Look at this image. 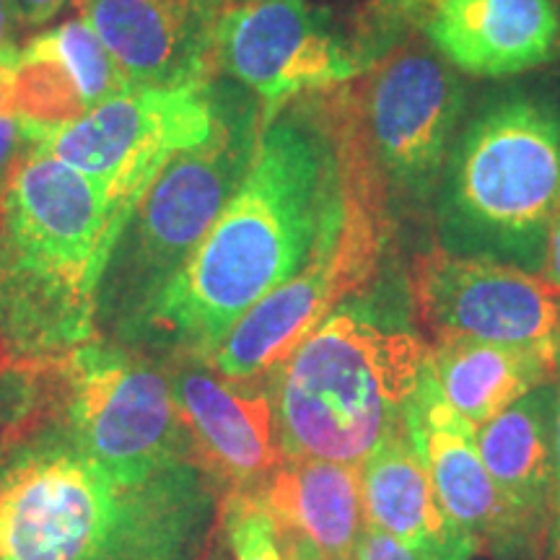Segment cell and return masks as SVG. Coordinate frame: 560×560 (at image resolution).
Returning a JSON list of instances; mask_svg holds the SVG:
<instances>
[{"instance_id": "obj_1", "label": "cell", "mask_w": 560, "mask_h": 560, "mask_svg": "<svg viewBox=\"0 0 560 560\" xmlns=\"http://www.w3.org/2000/svg\"><path fill=\"white\" fill-rule=\"evenodd\" d=\"M342 208L338 136L314 91L265 117L242 187L120 346L208 363L257 301L304 268Z\"/></svg>"}, {"instance_id": "obj_2", "label": "cell", "mask_w": 560, "mask_h": 560, "mask_svg": "<svg viewBox=\"0 0 560 560\" xmlns=\"http://www.w3.org/2000/svg\"><path fill=\"white\" fill-rule=\"evenodd\" d=\"M219 486L198 459L115 470L37 425L0 446V560H200Z\"/></svg>"}, {"instance_id": "obj_3", "label": "cell", "mask_w": 560, "mask_h": 560, "mask_svg": "<svg viewBox=\"0 0 560 560\" xmlns=\"http://www.w3.org/2000/svg\"><path fill=\"white\" fill-rule=\"evenodd\" d=\"M125 215L47 151L0 198V366H45L100 340V285Z\"/></svg>"}, {"instance_id": "obj_4", "label": "cell", "mask_w": 560, "mask_h": 560, "mask_svg": "<svg viewBox=\"0 0 560 560\" xmlns=\"http://www.w3.org/2000/svg\"><path fill=\"white\" fill-rule=\"evenodd\" d=\"M560 202V112L511 91L457 130L436 195V247L540 272Z\"/></svg>"}, {"instance_id": "obj_5", "label": "cell", "mask_w": 560, "mask_h": 560, "mask_svg": "<svg viewBox=\"0 0 560 560\" xmlns=\"http://www.w3.org/2000/svg\"><path fill=\"white\" fill-rule=\"evenodd\" d=\"M429 346L408 327L340 304L270 371L283 457L361 467L405 420Z\"/></svg>"}, {"instance_id": "obj_6", "label": "cell", "mask_w": 560, "mask_h": 560, "mask_svg": "<svg viewBox=\"0 0 560 560\" xmlns=\"http://www.w3.org/2000/svg\"><path fill=\"white\" fill-rule=\"evenodd\" d=\"M215 128L161 170L125 221L100 285L96 325L125 342L170 280L219 221L255 159L262 104L240 83L219 79Z\"/></svg>"}, {"instance_id": "obj_7", "label": "cell", "mask_w": 560, "mask_h": 560, "mask_svg": "<svg viewBox=\"0 0 560 560\" xmlns=\"http://www.w3.org/2000/svg\"><path fill=\"white\" fill-rule=\"evenodd\" d=\"M346 185L395 219L431 206L465 112V83L425 42H402L325 89Z\"/></svg>"}, {"instance_id": "obj_8", "label": "cell", "mask_w": 560, "mask_h": 560, "mask_svg": "<svg viewBox=\"0 0 560 560\" xmlns=\"http://www.w3.org/2000/svg\"><path fill=\"white\" fill-rule=\"evenodd\" d=\"M45 423L115 470L202 462L174 400L170 371L115 340L100 338L47 363L39 425Z\"/></svg>"}, {"instance_id": "obj_9", "label": "cell", "mask_w": 560, "mask_h": 560, "mask_svg": "<svg viewBox=\"0 0 560 560\" xmlns=\"http://www.w3.org/2000/svg\"><path fill=\"white\" fill-rule=\"evenodd\" d=\"M215 115L213 75L182 89H128L79 120L32 128L37 149L86 177L128 219L161 170L213 132Z\"/></svg>"}, {"instance_id": "obj_10", "label": "cell", "mask_w": 560, "mask_h": 560, "mask_svg": "<svg viewBox=\"0 0 560 560\" xmlns=\"http://www.w3.org/2000/svg\"><path fill=\"white\" fill-rule=\"evenodd\" d=\"M389 234V215L346 187V208L322 231L304 268L231 327L210 366L229 380H260L276 371L340 304L366 289Z\"/></svg>"}, {"instance_id": "obj_11", "label": "cell", "mask_w": 560, "mask_h": 560, "mask_svg": "<svg viewBox=\"0 0 560 560\" xmlns=\"http://www.w3.org/2000/svg\"><path fill=\"white\" fill-rule=\"evenodd\" d=\"M210 70L255 94L262 117L363 75L353 47L306 0H236L219 13Z\"/></svg>"}, {"instance_id": "obj_12", "label": "cell", "mask_w": 560, "mask_h": 560, "mask_svg": "<svg viewBox=\"0 0 560 560\" xmlns=\"http://www.w3.org/2000/svg\"><path fill=\"white\" fill-rule=\"evenodd\" d=\"M410 299L433 342L560 346V299L540 272L433 247L412 260Z\"/></svg>"}, {"instance_id": "obj_13", "label": "cell", "mask_w": 560, "mask_h": 560, "mask_svg": "<svg viewBox=\"0 0 560 560\" xmlns=\"http://www.w3.org/2000/svg\"><path fill=\"white\" fill-rule=\"evenodd\" d=\"M405 429L441 506L472 537L480 552H490L495 560H542V548L524 532L490 478L475 444V425L446 402L425 369L405 408Z\"/></svg>"}, {"instance_id": "obj_14", "label": "cell", "mask_w": 560, "mask_h": 560, "mask_svg": "<svg viewBox=\"0 0 560 560\" xmlns=\"http://www.w3.org/2000/svg\"><path fill=\"white\" fill-rule=\"evenodd\" d=\"M172 389L202 465L229 493H260L283 462L270 376L229 380L206 361H177Z\"/></svg>"}, {"instance_id": "obj_15", "label": "cell", "mask_w": 560, "mask_h": 560, "mask_svg": "<svg viewBox=\"0 0 560 560\" xmlns=\"http://www.w3.org/2000/svg\"><path fill=\"white\" fill-rule=\"evenodd\" d=\"M130 89H182L213 79V0H73Z\"/></svg>"}, {"instance_id": "obj_16", "label": "cell", "mask_w": 560, "mask_h": 560, "mask_svg": "<svg viewBox=\"0 0 560 560\" xmlns=\"http://www.w3.org/2000/svg\"><path fill=\"white\" fill-rule=\"evenodd\" d=\"M420 30L452 68L478 79L527 73L560 52L552 0H431Z\"/></svg>"}, {"instance_id": "obj_17", "label": "cell", "mask_w": 560, "mask_h": 560, "mask_svg": "<svg viewBox=\"0 0 560 560\" xmlns=\"http://www.w3.org/2000/svg\"><path fill=\"white\" fill-rule=\"evenodd\" d=\"M130 83L79 13L34 34L11 70V107L42 128L73 122Z\"/></svg>"}, {"instance_id": "obj_18", "label": "cell", "mask_w": 560, "mask_h": 560, "mask_svg": "<svg viewBox=\"0 0 560 560\" xmlns=\"http://www.w3.org/2000/svg\"><path fill=\"white\" fill-rule=\"evenodd\" d=\"M363 516L416 560H472L478 545L441 506L405 420L361 465Z\"/></svg>"}, {"instance_id": "obj_19", "label": "cell", "mask_w": 560, "mask_h": 560, "mask_svg": "<svg viewBox=\"0 0 560 560\" xmlns=\"http://www.w3.org/2000/svg\"><path fill=\"white\" fill-rule=\"evenodd\" d=\"M556 382L527 392L501 416L475 429L490 478L524 532L545 550L556 488Z\"/></svg>"}, {"instance_id": "obj_20", "label": "cell", "mask_w": 560, "mask_h": 560, "mask_svg": "<svg viewBox=\"0 0 560 560\" xmlns=\"http://www.w3.org/2000/svg\"><path fill=\"white\" fill-rule=\"evenodd\" d=\"M278 535H299L327 560H355L366 527L361 467L285 457L260 490Z\"/></svg>"}, {"instance_id": "obj_21", "label": "cell", "mask_w": 560, "mask_h": 560, "mask_svg": "<svg viewBox=\"0 0 560 560\" xmlns=\"http://www.w3.org/2000/svg\"><path fill=\"white\" fill-rule=\"evenodd\" d=\"M425 371L446 402L475 429L532 389L558 380L560 346H501L482 340L433 342Z\"/></svg>"}, {"instance_id": "obj_22", "label": "cell", "mask_w": 560, "mask_h": 560, "mask_svg": "<svg viewBox=\"0 0 560 560\" xmlns=\"http://www.w3.org/2000/svg\"><path fill=\"white\" fill-rule=\"evenodd\" d=\"M226 532L234 560H283L276 524L260 493H229Z\"/></svg>"}, {"instance_id": "obj_23", "label": "cell", "mask_w": 560, "mask_h": 560, "mask_svg": "<svg viewBox=\"0 0 560 560\" xmlns=\"http://www.w3.org/2000/svg\"><path fill=\"white\" fill-rule=\"evenodd\" d=\"M34 149H37V138H34L32 122L16 112L0 115V198L9 187L13 172Z\"/></svg>"}, {"instance_id": "obj_24", "label": "cell", "mask_w": 560, "mask_h": 560, "mask_svg": "<svg viewBox=\"0 0 560 560\" xmlns=\"http://www.w3.org/2000/svg\"><path fill=\"white\" fill-rule=\"evenodd\" d=\"M355 560H416V556L395 540V537L384 535L382 529L363 527L361 542H359V558Z\"/></svg>"}, {"instance_id": "obj_25", "label": "cell", "mask_w": 560, "mask_h": 560, "mask_svg": "<svg viewBox=\"0 0 560 560\" xmlns=\"http://www.w3.org/2000/svg\"><path fill=\"white\" fill-rule=\"evenodd\" d=\"M70 3L73 0H13V11H16L21 32H32L58 19Z\"/></svg>"}, {"instance_id": "obj_26", "label": "cell", "mask_w": 560, "mask_h": 560, "mask_svg": "<svg viewBox=\"0 0 560 560\" xmlns=\"http://www.w3.org/2000/svg\"><path fill=\"white\" fill-rule=\"evenodd\" d=\"M19 19L13 11V0H0V60L11 58L19 50Z\"/></svg>"}, {"instance_id": "obj_27", "label": "cell", "mask_w": 560, "mask_h": 560, "mask_svg": "<svg viewBox=\"0 0 560 560\" xmlns=\"http://www.w3.org/2000/svg\"><path fill=\"white\" fill-rule=\"evenodd\" d=\"M540 276L548 280L550 289L556 291V296L560 299V202H558L556 221H552V229H550L548 255H545V265H542Z\"/></svg>"}, {"instance_id": "obj_28", "label": "cell", "mask_w": 560, "mask_h": 560, "mask_svg": "<svg viewBox=\"0 0 560 560\" xmlns=\"http://www.w3.org/2000/svg\"><path fill=\"white\" fill-rule=\"evenodd\" d=\"M278 545H280V552H283V560H327L325 556H322V550L317 548V545L306 540V537L278 535Z\"/></svg>"}, {"instance_id": "obj_29", "label": "cell", "mask_w": 560, "mask_h": 560, "mask_svg": "<svg viewBox=\"0 0 560 560\" xmlns=\"http://www.w3.org/2000/svg\"><path fill=\"white\" fill-rule=\"evenodd\" d=\"M558 400H556V433H552V446H556V488H552V516L550 524L560 520V371L556 380Z\"/></svg>"}, {"instance_id": "obj_30", "label": "cell", "mask_w": 560, "mask_h": 560, "mask_svg": "<svg viewBox=\"0 0 560 560\" xmlns=\"http://www.w3.org/2000/svg\"><path fill=\"white\" fill-rule=\"evenodd\" d=\"M542 560H560V520L550 524L548 540H545Z\"/></svg>"}, {"instance_id": "obj_31", "label": "cell", "mask_w": 560, "mask_h": 560, "mask_svg": "<svg viewBox=\"0 0 560 560\" xmlns=\"http://www.w3.org/2000/svg\"><path fill=\"white\" fill-rule=\"evenodd\" d=\"M213 3H215V5H219V9L223 11V9H226V5H229V3H236V0H213Z\"/></svg>"}]
</instances>
